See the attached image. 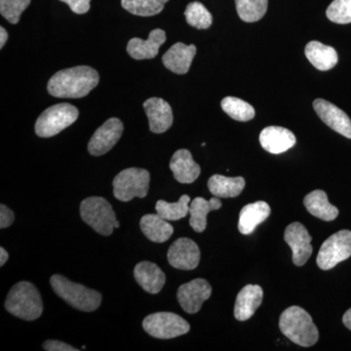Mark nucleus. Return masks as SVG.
<instances>
[{
  "mask_svg": "<svg viewBox=\"0 0 351 351\" xmlns=\"http://www.w3.org/2000/svg\"><path fill=\"white\" fill-rule=\"evenodd\" d=\"M96 69L87 66L58 71L48 82V92L56 98H83L98 85Z\"/></svg>",
  "mask_w": 351,
  "mask_h": 351,
  "instance_id": "f257e3e1",
  "label": "nucleus"
},
{
  "mask_svg": "<svg viewBox=\"0 0 351 351\" xmlns=\"http://www.w3.org/2000/svg\"><path fill=\"white\" fill-rule=\"evenodd\" d=\"M279 328L290 341L304 348L315 345L319 339L313 318L300 306H290L283 311L279 319Z\"/></svg>",
  "mask_w": 351,
  "mask_h": 351,
  "instance_id": "f03ea898",
  "label": "nucleus"
},
{
  "mask_svg": "<svg viewBox=\"0 0 351 351\" xmlns=\"http://www.w3.org/2000/svg\"><path fill=\"white\" fill-rule=\"evenodd\" d=\"M5 308L16 317L34 321L43 313V302L38 289L32 283L22 281L14 285L6 298Z\"/></svg>",
  "mask_w": 351,
  "mask_h": 351,
  "instance_id": "7ed1b4c3",
  "label": "nucleus"
},
{
  "mask_svg": "<svg viewBox=\"0 0 351 351\" xmlns=\"http://www.w3.org/2000/svg\"><path fill=\"white\" fill-rule=\"evenodd\" d=\"M50 284L61 299L78 311L91 313L101 306V295L98 291L85 287L82 284L71 282L60 274L51 277Z\"/></svg>",
  "mask_w": 351,
  "mask_h": 351,
  "instance_id": "20e7f679",
  "label": "nucleus"
},
{
  "mask_svg": "<svg viewBox=\"0 0 351 351\" xmlns=\"http://www.w3.org/2000/svg\"><path fill=\"white\" fill-rule=\"evenodd\" d=\"M80 216L95 232L104 237L112 234L117 221L112 206L105 198L93 196L82 201Z\"/></svg>",
  "mask_w": 351,
  "mask_h": 351,
  "instance_id": "39448f33",
  "label": "nucleus"
},
{
  "mask_svg": "<svg viewBox=\"0 0 351 351\" xmlns=\"http://www.w3.org/2000/svg\"><path fill=\"white\" fill-rule=\"evenodd\" d=\"M151 175L141 168L121 171L113 179V195L117 199L128 202L135 197L144 198L149 193Z\"/></svg>",
  "mask_w": 351,
  "mask_h": 351,
  "instance_id": "423d86ee",
  "label": "nucleus"
},
{
  "mask_svg": "<svg viewBox=\"0 0 351 351\" xmlns=\"http://www.w3.org/2000/svg\"><path fill=\"white\" fill-rule=\"evenodd\" d=\"M77 108L69 104H58L44 110L36 123L38 137L50 138L75 123L78 119Z\"/></svg>",
  "mask_w": 351,
  "mask_h": 351,
  "instance_id": "0eeeda50",
  "label": "nucleus"
},
{
  "mask_svg": "<svg viewBox=\"0 0 351 351\" xmlns=\"http://www.w3.org/2000/svg\"><path fill=\"white\" fill-rule=\"evenodd\" d=\"M143 328L154 338L160 339L177 338L191 330L188 321L172 313H156L147 316L143 321Z\"/></svg>",
  "mask_w": 351,
  "mask_h": 351,
  "instance_id": "6e6552de",
  "label": "nucleus"
},
{
  "mask_svg": "<svg viewBox=\"0 0 351 351\" xmlns=\"http://www.w3.org/2000/svg\"><path fill=\"white\" fill-rule=\"evenodd\" d=\"M351 256V232L339 230L331 235L321 246L316 263L323 270L334 269L338 263Z\"/></svg>",
  "mask_w": 351,
  "mask_h": 351,
  "instance_id": "1a4fd4ad",
  "label": "nucleus"
},
{
  "mask_svg": "<svg viewBox=\"0 0 351 351\" xmlns=\"http://www.w3.org/2000/svg\"><path fill=\"white\" fill-rule=\"evenodd\" d=\"M123 133V123L117 117H112L99 127L92 136L88 151L94 156L107 154L117 145Z\"/></svg>",
  "mask_w": 351,
  "mask_h": 351,
  "instance_id": "9d476101",
  "label": "nucleus"
},
{
  "mask_svg": "<svg viewBox=\"0 0 351 351\" xmlns=\"http://www.w3.org/2000/svg\"><path fill=\"white\" fill-rule=\"evenodd\" d=\"M211 294L212 287L208 281L197 278L182 285L178 290L177 298L186 313L195 314L200 311L203 302L207 301Z\"/></svg>",
  "mask_w": 351,
  "mask_h": 351,
  "instance_id": "9b49d317",
  "label": "nucleus"
},
{
  "mask_svg": "<svg viewBox=\"0 0 351 351\" xmlns=\"http://www.w3.org/2000/svg\"><path fill=\"white\" fill-rule=\"evenodd\" d=\"M284 239L292 249L293 263L298 267L306 265L313 254V249L311 246L313 239L304 226L298 221L291 223L286 228Z\"/></svg>",
  "mask_w": 351,
  "mask_h": 351,
  "instance_id": "f8f14e48",
  "label": "nucleus"
},
{
  "mask_svg": "<svg viewBox=\"0 0 351 351\" xmlns=\"http://www.w3.org/2000/svg\"><path fill=\"white\" fill-rule=\"evenodd\" d=\"M199 247L193 240L182 237L176 240L168 250V262L177 269L191 270L200 262Z\"/></svg>",
  "mask_w": 351,
  "mask_h": 351,
  "instance_id": "ddd939ff",
  "label": "nucleus"
},
{
  "mask_svg": "<svg viewBox=\"0 0 351 351\" xmlns=\"http://www.w3.org/2000/svg\"><path fill=\"white\" fill-rule=\"evenodd\" d=\"M313 108L326 125L343 137L351 138V120L343 110L323 99L314 101Z\"/></svg>",
  "mask_w": 351,
  "mask_h": 351,
  "instance_id": "4468645a",
  "label": "nucleus"
},
{
  "mask_svg": "<svg viewBox=\"0 0 351 351\" xmlns=\"http://www.w3.org/2000/svg\"><path fill=\"white\" fill-rule=\"evenodd\" d=\"M152 133L161 134L170 129L173 124V112L169 104L161 98H151L144 103Z\"/></svg>",
  "mask_w": 351,
  "mask_h": 351,
  "instance_id": "2eb2a0df",
  "label": "nucleus"
},
{
  "mask_svg": "<svg viewBox=\"0 0 351 351\" xmlns=\"http://www.w3.org/2000/svg\"><path fill=\"white\" fill-rule=\"evenodd\" d=\"M263 149L272 154H280L292 149L295 145L294 133L279 126H269L260 135Z\"/></svg>",
  "mask_w": 351,
  "mask_h": 351,
  "instance_id": "dca6fc26",
  "label": "nucleus"
},
{
  "mask_svg": "<svg viewBox=\"0 0 351 351\" xmlns=\"http://www.w3.org/2000/svg\"><path fill=\"white\" fill-rule=\"evenodd\" d=\"M195 54V45H186V44L178 43L163 55V64L172 73L177 75H186L191 68Z\"/></svg>",
  "mask_w": 351,
  "mask_h": 351,
  "instance_id": "f3484780",
  "label": "nucleus"
},
{
  "mask_svg": "<svg viewBox=\"0 0 351 351\" xmlns=\"http://www.w3.org/2000/svg\"><path fill=\"white\" fill-rule=\"evenodd\" d=\"M166 41V34L163 29H156L151 32L149 38H132L127 45V52L133 59H154L158 54L159 48Z\"/></svg>",
  "mask_w": 351,
  "mask_h": 351,
  "instance_id": "a211bd4d",
  "label": "nucleus"
},
{
  "mask_svg": "<svg viewBox=\"0 0 351 351\" xmlns=\"http://www.w3.org/2000/svg\"><path fill=\"white\" fill-rule=\"evenodd\" d=\"M134 277L145 292L157 294L165 285V274L156 263L151 262L138 263L134 269Z\"/></svg>",
  "mask_w": 351,
  "mask_h": 351,
  "instance_id": "6ab92c4d",
  "label": "nucleus"
},
{
  "mask_svg": "<svg viewBox=\"0 0 351 351\" xmlns=\"http://www.w3.org/2000/svg\"><path fill=\"white\" fill-rule=\"evenodd\" d=\"M170 169L176 181L181 184H191L199 177L200 166L193 160L188 149H179L173 154L170 161Z\"/></svg>",
  "mask_w": 351,
  "mask_h": 351,
  "instance_id": "aec40b11",
  "label": "nucleus"
},
{
  "mask_svg": "<svg viewBox=\"0 0 351 351\" xmlns=\"http://www.w3.org/2000/svg\"><path fill=\"white\" fill-rule=\"evenodd\" d=\"M263 291L258 285H247L239 293L235 302L234 316L239 321L250 319L262 304Z\"/></svg>",
  "mask_w": 351,
  "mask_h": 351,
  "instance_id": "412c9836",
  "label": "nucleus"
},
{
  "mask_svg": "<svg viewBox=\"0 0 351 351\" xmlns=\"http://www.w3.org/2000/svg\"><path fill=\"white\" fill-rule=\"evenodd\" d=\"M269 205L265 201L251 203L242 208L239 214V230L242 234L248 235L254 232L260 223L269 218Z\"/></svg>",
  "mask_w": 351,
  "mask_h": 351,
  "instance_id": "4be33fe9",
  "label": "nucleus"
},
{
  "mask_svg": "<svg viewBox=\"0 0 351 351\" xmlns=\"http://www.w3.org/2000/svg\"><path fill=\"white\" fill-rule=\"evenodd\" d=\"M304 54L314 68L321 71H330L335 68L339 61L337 51L331 46L325 45L319 41H311L307 43Z\"/></svg>",
  "mask_w": 351,
  "mask_h": 351,
  "instance_id": "5701e85b",
  "label": "nucleus"
},
{
  "mask_svg": "<svg viewBox=\"0 0 351 351\" xmlns=\"http://www.w3.org/2000/svg\"><path fill=\"white\" fill-rule=\"evenodd\" d=\"M158 214L145 215L141 219L140 226L147 239L156 243H163L172 237L174 228Z\"/></svg>",
  "mask_w": 351,
  "mask_h": 351,
  "instance_id": "b1692460",
  "label": "nucleus"
},
{
  "mask_svg": "<svg viewBox=\"0 0 351 351\" xmlns=\"http://www.w3.org/2000/svg\"><path fill=\"white\" fill-rule=\"evenodd\" d=\"M304 204L309 214L325 221H332L339 215L338 208L328 200L326 193L316 189L304 197Z\"/></svg>",
  "mask_w": 351,
  "mask_h": 351,
  "instance_id": "393cba45",
  "label": "nucleus"
},
{
  "mask_svg": "<svg viewBox=\"0 0 351 351\" xmlns=\"http://www.w3.org/2000/svg\"><path fill=\"white\" fill-rule=\"evenodd\" d=\"M221 207L219 197L211 198L209 201L203 197H196L189 205V225L196 232H203L207 228L208 214Z\"/></svg>",
  "mask_w": 351,
  "mask_h": 351,
  "instance_id": "a878e982",
  "label": "nucleus"
},
{
  "mask_svg": "<svg viewBox=\"0 0 351 351\" xmlns=\"http://www.w3.org/2000/svg\"><path fill=\"white\" fill-rule=\"evenodd\" d=\"M245 180L242 177L228 178L214 175L208 181L210 193L219 198L237 197L243 191Z\"/></svg>",
  "mask_w": 351,
  "mask_h": 351,
  "instance_id": "bb28decb",
  "label": "nucleus"
},
{
  "mask_svg": "<svg viewBox=\"0 0 351 351\" xmlns=\"http://www.w3.org/2000/svg\"><path fill=\"white\" fill-rule=\"evenodd\" d=\"M189 203L191 197L184 195L176 203L166 202L164 200L157 201L156 210L159 216L167 221H179L186 218L189 214Z\"/></svg>",
  "mask_w": 351,
  "mask_h": 351,
  "instance_id": "cd10ccee",
  "label": "nucleus"
},
{
  "mask_svg": "<svg viewBox=\"0 0 351 351\" xmlns=\"http://www.w3.org/2000/svg\"><path fill=\"white\" fill-rule=\"evenodd\" d=\"M240 19L247 23H255L265 15L269 0H235Z\"/></svg>",
  "mask_w": 351,
  "mask_h": 351,
  "instance_id": "c85d7f7f",
  "label": "nucleus"
},
{
  "mask_svg": "<svg viewBox=\"0 0 351 351\" xmlns=\"http://www.w3.org/2000/svg\"><path fill=\"white\" fill-rule=\"evenodd\" d=\"M221 105L223 112L237 121H250L256 115L255 108L250 104L235 97H226Z\"/></svg>",
  "mask_w": 351,
  "mask_h": 351,
  "instance_id": "c756f323",
  "label": "nucleus"
},
{
  "mask_svg": "<svg viewBox=\"0 0 351 351\" xmlns=\"http://www.w3.org/2000/svg\"><path fill=\"white\" fill-rule=\"evenodd\" d=\"M169 0H121V5L133 15L151 17L163 10Z\"/></svg>",
  "mask_w": 351,
  "mask_h": 351,
  "instance_id": "7c9ffc66",
  "label": "nucleus"
},
{
  "mask_svg": "<svg viewBox=\"0 0 351 351\" xmlns=\"http://www.w3.org/2000/svg\"><path fill=\"white\" fill-rule=\"evenodd\" d=\"M186 22L191 27L198 29H206L213 23L211 13L200 2H191L184 11Z\"/></svg>",
  "mask_w": 351,
  "mask_h": 351,
  "instance_id": "2f4dec72",
  "label": "nucleus"
},
{
  "mask_svg": "<svg viewBox=\"0 0 351 351\" xmlns=\"http://www.w3.org/2000/svg\"><path fill=\"white\" fill-rule=\"evenodd\" d=\"M328 19L336 24L351 23V0H334L327 8Z\"/></svg>",
  "mask_w": 351,
  "mask_h": 351,
  "instance_id": "473e14b6",
  "label": "nucleus"
},
{
  "mask_svg": "<svg viewBox=\"0 0 351 351\" xmlns=\"http://www.w3.org/2000/svg\"><path fill=\"white\" fill-rule=\"evenodd\" d=\"M31 0H0V13L11 24H17Z\"/></svg>",
  "mask_w": 351,
  "mask_h": 351,
  "instance_id": "72a5a7b5",
  "label": "nucleus"
},
{
  "mask_svg": "<svg viewBox=\"0 0 351 351\" xmlns=\"http://www.w3.org/2000/svg\"><path fill=\"white\" fill-rule=\"evenodd\" d=\"M68 4L73 13L85 14L89 11L91 0H60Z\"/></svg>",
  "mask_w": 351,
  "mask_h": 351,
  "instance_id": "f704fd0d",
  "label": "nucleus"
},
{
  "mask_svg": "<svg viewBox=\"0 0 351 351\" xmlns=\"http://www.w3.org/2000/svg\"><path fill=\"white\" fill-rule=\"evenodd\" d=\"M43 348L45 350L48 351H77V348H73V346L66 345V343H63V341H53V339H49V341H46L45 343H43Z\"/></svg>",
  "mask_w": 351,
  "mask_h": 351,
  "instance_id": "c9c22d12",
  "label": "nucleus"
},
{
  "mask_svg": "<svg viewBox=\"0 0 351 351\" xmlns=\"http://www.w3.org/2000/svg\"><path fill=\"white\" fill-rule=\"evenodd\" d=\"M14 213L5 205H0V228H6L14 223Z\"/></svg>",
  "mask_w": 351,
  "mask_h": 351,
  "instance_id": "e433bc0d",
  "label": "nucleus"
},
{
  "mask_svg": "<svg viewBox=\"0 0 351 351\" xmlns=\"http://www.w3.org/2000/svg\"><path fill=\"white\" fill-rule=\"evenodd\" d=\"M7 39H8V34L3 27H0V48H3L5 45Z\"/></svg>",
  "mask_w": 351,
  "mask_h": 351,
  "instance_id": "4c0bfd02",
  "label": "nucleus"
},
{
  "mask_svg": "<svg viewBox=\"0 0 351 351\" xmlns=\"http://www.w3.org/2000/svg\"><path fill=\"white\" fill-rule=\"evenodd\" d=\"M343 322L345 326L351 331V308L348 309V311L343 314Z\"/></svg>",
  "mask_w": 351,
  "mask_h": 351,
  "instance_id": "58836bf2",
  "label": "nucleus"
},
{
  "mask_svg": "<svg viewBox=\"0 0 351 351\" xmlns=\"http://www.w3.org/2000/svg\"><path fill=\"white\" fill-rule=\"evenodd\" d=\"M8 253H7V251L3 248V247H1V248H0V265L3 267V265H5L7 261H8Z\"/></svg>",
  "mask_w": 351,
  "mask_h": 351,
  "instance_id": "ea45409f",
  "label": "nucleus"
}]
</instances>
